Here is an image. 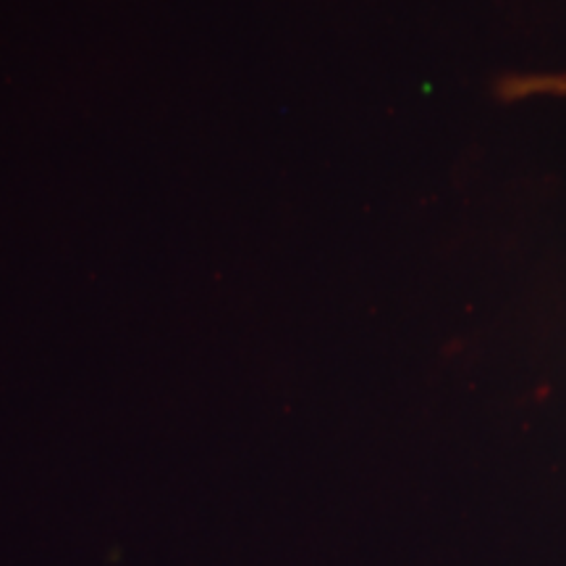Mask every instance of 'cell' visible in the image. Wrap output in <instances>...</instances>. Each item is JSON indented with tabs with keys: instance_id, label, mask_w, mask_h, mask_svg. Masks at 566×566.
Listing matches in <instances>:
<instances>
[{
	"instance_id": "cell-1",
	"label": "cell",
	"mask_w": 566,
	"mask_h": 566,
	"mask_svg": "<svg viewBox=\"0 0 566 566\" xmlns=\"http://www.w3.org/2000/svg\"><path fill=\"white\" fill-rule=\"evenodd\" d=\"M501 95L506 101L535 95H566V71L564 74H535V76H512L501 84Z\"/></svg>"
}]
</instances>
